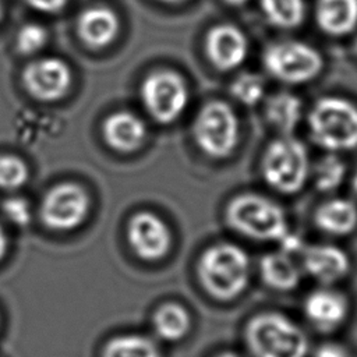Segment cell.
<instances>
[{"label": "cell", "mask_w": 357, "mask_h": 357, "mask_svg": "<svg viewBox=\"0 0 357 357\" xmlns=\"http://www.w3.org/2000/svg\"><path fill=\"white\" fill-rule=\"evenodd\" d=\"M103 357H162L155 340L138 333L119 335L103 347Z\"/></svg>", "instance_id": "obj_22"}, {"label": "cell", "mask_w": 357, "mask_h": 357, "mask_svg": "<svg viewBox=\"0 0 357 357\" xmlns=\"http://www.w3.org/2000/svg\"><path fill=\"white\" fill-rule=\"evenodd\" d=\"M346 176V165L336 155H326L318 162L314 172V183L318 191L332 192L337 190Z\"/></svg>", "instance_id": "obj_24"}, {"label": "cell", "mask_w": 357, "mask_h": 357, "mask_svg": "<svg viewBox=\"0 0 357 357\" xmlns=\"http://www.w3.org/2000/svg\"><path fill=\"white\" fill-rule=\"evenodd\" d=\"M315 20L331 36H344L357 26V0H317Z\"/></svg>", "instance_id": "obj_19"}, {"label": "cell", "mask_w": 357, "mask_h": 357, "mask_svg": "<svg viewBox=\"0 0 357 357\" xmlns=\"http://www.w3.org/2000/svg\"><path fill=\"white\" fill-rule=\"evenodd\" d=\"M265 116L268 123L282 135H290L303 116L301 99L287 91L276 92L266 99Z\"/></svg>", "instance_id": "obj_21"}, {"label": "cell", "mask_w": 357, "mask_h": 357, "mask_svg": "<svg viewBox=\"0 0 357 357\" xmlns=\"http://www.w3.org/2000/svg\"><path fill=\"white\" fill-rule=\"evenodd\" d=\"M0 17H1V3H0Z\"/></svg>", "instance_id": "obj_37"}, {"label": "cell", "mask_w": 357, "mask_h": 357, "mask_svg": "<svg viewBox=\"0 0 357 357\" xmlns=\"http://www.w3.org/2000/svg\"><path fill=\"white\" fill-rule=\"evenodd\" d=\"M8 248V240H7V234L4 231V229L0 226V261L4 258L6 252Z\"/></svg>", "instance_id": "obj_31"}, {"label": "cell", "mask_w": 357, "mask_h": 357, "mask_svg": "<svg viewBox=\"0 0 357 357\" xmlns=\"http://www.w3.org/2000/svg\"><path fill=\"white\" fill-rule=\"evenodd\" d=\"M244 340L252 357H308L310 353L307 333L291 318L275 311L250 318Z\"/></svg>", "instance_id": "obj_2"}, {"label": "cell", "mask_w": 357, "mask_h": 357, "mask_svg": "<svg viewBox=\"0 0 357 357\" xmlns=\"http://www.w3.org/2000/svg\"><path fill=\"white\" fill-rule=\"evenodd\" d=\"M225 218L230 229L254 241L280 243L290 231L284 209L259 194H240L229 201Z\"/></svg>", "instance_id": "obj_3"}, {"label": "cell", "mask_w": 357, "mask_h": 357, "mask_svg": "<svg viewBox=\"0 0 357 357\" xmlns=\"http://www.w3.org/2000/svg\"><path fill=\"white\" fill-rule=\"evenodd\" d=\"M1 211L6 219L15 226L22 227L31 222V208L28 202L20 197H13L6 199L3 202Z\"/></svg>", "instance_id": "obj_28"}, {"label": "cell", "mask_w": 357, "mask_h": 357, "mask_svg": "<svg viewBox=\"0 0 357 357\" xmlns=\"http://www.w3.org/2000/svg\"><path fill=\"white\" fill-rule=\"evenodd\" d=\"M230 93L241 105L254 106L265 96V82L258 74L243 73L231 82Z\"/></svg>", "instance_id": "obj_25"}, {"label": "cell", "mask_w": 357, "mask_h": 357, "mask_svg": "<svg viewBox=\"0 0 357 357\" xmlns=\"http://www.w3.org/2000/svg\"><path fill=\"white\" fill-rule=\"evenodd\" d=\"M215 357H240V356H237V354L233 353V351H222V353L216 354Z\"/></svg>", "instance_id": "obj_32"}, {"label": "cell", "mask_w": 357, "mask_h": 357, "mask_svg": "<svg viewBox=\"0 0 357 357\" xmlns=\"http://www.w3.org/2000/svg\"><path fill=\"white\" fill-rule=\"evenodd\" d=\"M28 92L40 100H56L70 88L73 75L70 67L59 59H40L31 63L22 74Z\"/></svg>", "instance_id": "obj_12"}, {"label": "cell", "mask_w": 357, "mask_h": 357, "mask_svg": "<svg viewBox=\"0 0 357 357\" xmlns=\"http://www.w3.org/2000/svg\"><path fill=\"white\" fill-rule=\"evenodd\" d=\"M259 275L262 282L278 291H291L297 289L303 278L301 265L294 255L282 250L271 251L259 259Z\"/></svg>", "instance_id": "obj_16"}, {"label": "cell", "mask_w": 357, "mask_h": 357, "mask_svg": "<svg viewBox=\"0 0 357 357\" xmlns=\"http://www.w3.org/2000/svg\"><path fill=\"white\" fill-rule=\"evenodd\" d=\"M304 315L319 331L339 328L349 315L347 297L333 289H318L303 303Z\"/></svg>", "instance_id": "obj_14"}, {"label": "cell", "mask_w": 357, "mask_h": 357, "mask_svg": "<svg viewBox=\"0 0 357 357\" xmlns=\"http://www.w3.org/2000/svg\"><path fill=\"white\" fill-rule=\"evenodd\" d=\"M163 3H167V4H177V3H183L185 0H160Z\"/></svg>", "instance_id": "obj_35"}, {"label": "cell", "mask_w": 357, "mask_h": 357, "mask_svg": "<svg viewBox=\"0 0 357 357\" xmlns=\"http://www.w3.org/2000/svg\"><path fill=\"white\" fill-rule=\"evenodd\" d=\"M314 223L325 234L349 236L357 229V205L344 198L328 199L317 208Z\"/></svg>", "instance_id": "obj_18"}, {"label": "cell", "mask_w": 357, "mask_h": 357, "mask_svg": "<svg viewBox=\"0 0 357 357\" xmlns=\"http://www.w3.org/2000/svg\"><path fill=\"white\" fill-rule=\"evenodd\" d=\"M312 141L329 152L357 148V106L340 96H325L308 114Z\"/></svg>", "instance_id": "obj_4"}, {"label": "cell", "mask_w": 357, "mask_h": 357, "mask_svg": "<svg viewBox=\"0 0 357 357\" xmlns=\"http://www.w3.org/2000/svg\"><path fill=\"white\" fill-rule=\"evenodd\" d=\"M262 177L275 191L293 195L300 192L311 173L305 145L291 135H282L268 145L261 162Z\"/></svg>", "instance_id": "obj_5"}, {"label": "cell", "mask_w": 357, "mask_h": 357, "mask_svg": "<svg viewBox=\"0 0 357 357\" xmlns=\"http://www.w3.org/2000/svg\"><path fill=\"white\" fill-rule=\"evenodd\" d=\"M120 31V22L113 10L107 7H92L78 18V35L93 49L110 45Z\"/></svg>", "instance_id": "obj_17"}, {"label": "cell", "mask_w": 357, "mask_h": 357, "mask_svg": "<svg viewBox=\"0 0 357 357\" xmlns=\"http://www.w3.org/2000/svg\"><path fill=\"white\" fill-rule=\"evenodd\" d=\"M29 177L28 166L24 160L13 155H0V187L14 190L26 183Z\"/></svg>", "instance_id": "obj_26"}, {"label": "cell", "mask_w": 357, "mask_h": 357, "mask_svg": "<svg viewBox=\"0 0 357 357\" xmlns=\"http://www.w3.org/2000/svg\"><path fill=\"white\" fill-rule=\"evenodd\" d=\"M197 276L209 297L218 301H233L248 287L251 261L243 247L229 241L216 243L201 254Z\"/></svg>", "instance_id": "obj_1"}, {"label": "cell", "mask_w": 357, "mask_h": 357, "mask_svg": "<svg viewBox=\"0 0 357 357\" xmlns=\"http://www.w3.org/2000/svg\"><path fill=\"white\" fill-rule=\"evenodd\" d=\"M192 135L205 155L215 159L227 158L238 142V119L227 103L220 100L208 102L194 120Z\"/></svg>", "instance_id": "obj_6"}, {"label": "cell", "mask_w": 357, "mask_h": 357, "mask_svg": "<svg viewBox=\"0 0 357 357\" xmlns=\"http://www.w3.org/2000/svg\"><path fill=\"white\" fill-rule=\"evenodd\" d=\"M188 99V86L174 71H155L142 81L141 100L149 116L160 124L176 121L184 113Z\"/></svg>", "instance_id": "obj_8"}, {"label": "cell", "mask_w": 357, "mask_h": 357, "mask_svg": "<svg viewBox=\"0 0 357 357\" xmlns=\"http://www.w3.org/2000/svg\"><path fill=\"white\" fill-rule=\"evenodd\" d=\"M353 47H354V53L357 54V38H356V40H354V45H353Z\"/></svg>", "instance_id": "obj_36"}, {"label": "cell", "mask_w": 357, "mask_h": 357, "mask_svg": "<svg viewBox=\"0 0 357 357\" xmlns=\"http://www.w3.org/2000/svg\"><path fill=\"white\" fill-rule=\"evenodd\" d=\"M191 325L192 321L188 310L174 301L159 305L152 317L155 333L169 343L183 340L190 333Z\"/></svg>", "instance_id": "obj_20"}, {"label": "cell", "mask_w": 357, "mask_h": 357, "mask_svg": "<svg viewBox=\"0 0 357 357\" xmlns=\"http://www.w3.org/2000/svg\"><path fill=\"white\" fill-rule=\"evenodd\" d=\"M89 212V197L82 187L64 183L53 187L43 198L40 216L56 231L74 230L84 223Z\"/></svg>", "instance_id": "obj_9"}, {"label": "cell", "mask_w": 357, "mask_h": 357, "mask_svg": "<svg viewBox=\"0 0 357 357\" xmlns=\"http://www.w3.org/2000/svg\"><path fill=\"white\" fill-rule=\"evenodd\" d=\"M266 20L282 29L297 28L305 15L304 0H259Z\"/></svg>", "instance_id": "obj_23"}, {"label": "cell", "mask_w": 357, "mask_h": 357, "mask_svg": "<svg viewBox=\"0 0 357 357\" xmlns=\"http://www.w3.org/2000/svg\"><path fill=\"white\" fill-rule=\"evenodd\" d=\"M32 8L43 13H57L60 11L67 0H25Z\"/></svg>", "instance_id": "obj_30"}, {"label": "cell", "mask_w": 357, "mask_h": 357, "mask_svg": "<svg viewBox=\"0 0 357 357\" xmlns=\"http://www.w3.org/2000/svg\"><path fill=\"white\" fill-rule=\"evenodd\" d=\"M209 61L220 71L240 67L248 54V40L244 32L231 24H220L209 29L205 39Z\"/></svg>", "instance_id": "obj_13"}, {"label": "cell", "mask_w": 357, "mask_h": 357, "mask_svg": "<svg viewBox=\"0 0 357 357\" xmlns=\"http://www.w3.org/2000/svg\"><path fill=\"white\" fill-rule=\"evenodd\" d=\"M351 190H353V192L357 195V173L353 176V180H351Z\"/></svg>", "instance_id": "obj_34"}, {"label": "cell", "mask_w": 357, "mask_h": 357, "mask_svg": "<svg viewBox=\"0 0 357 357\" xmlns=\"http://www.w3.org/2000/svg\"><path fill=\"white\" fill-rule=\"evenodd\" d=\"M265 70L284 84H305L324 68V59L317 49L300 40H282L269 45L264 54Z\"/></svg>", "instance_id": "obj_7"}, {"label": "cell", "mask_w": 357, "mask_h": 357, "mask_svg": "<svg viewBox=\"0 0 357 357\" xmlns=\"http://www.w3.org/2000/svg\"><path fill=\"white\" fill-rule=\"evenodd\" d=\"M300 257L303 272L325 286L343 280L351 269L349 254L333 244L304 245Z\"/></svg>", "instance_id": "obj_11"}, {"label": "cell", "mask_w": 357, "mask_h": 357, "mask_svg": "<svg viewBox=\"0 0 357 357\" xmlns=\"http://www.w3.org/2000/svg\"><path fill=\"white\" fill-rule=\"evenodd\" d=\"M312 357H349L347 350L337 343H324L315 351Z\"/></svg>", "instance_id": "obj_29"}, {"label": "cell", "mask_w": 357, "mask_h": 357, "mask_svg": "<svg viewBox=\"0 0 357 357\" xmlns=\"http://www.w3.org/2000/svg\"><path fill=\"white\" fill-rule=\"evenodd\" d=\"M46 40L47 33L43 26L38 24H26L18 31L15 45L22 54H33L46 45Z\"/></svg>", "instance_id": "obj_27"}, {"label": "cell", "mask_w": 357, "mask_h": 357, "mask_svg": "<svg viewBox=\"0 0 357 357\" xmlns=\"http://www.w3.org/2000/svg\"><path fill=\"white\" fill-rule=\"evenodd\" d=\"M103 137L114 151L130 153L145 142L146 126L134 113L116 112L103 123Z\"/></svg>", "instance_id": "obj_15"}, {"label": "cell", "mask_w": 357, "mask_h": 357, "mask_svg": "<svg viewBox=\"0 0 357 357\" xmlns=\"http://www.w3.org/2000/svg\"><path fill=\"white\" fill-rule=\"evenodd\" d=\"M127 240L134 254L146 262L163 259L173 244L166 222L149 211L135 213L127 226Z\"/></svg>", "instance_id": "obj_10"}, {"label": "cell", "mask_w": 357, "mask_h": 357, "mask_svg": "<svg viewBox=\"0 0 357 357\" xmlns=\"http://www.w3.org/2000/svg\"><path fill=\"white\" fill-rule=\"evenodd\" d=\"M225 1L229 3V4H231V6H241V4L247 3L248 0H225Z\"/></svg>", "instance_id": "obj_33"}]
</instances>
